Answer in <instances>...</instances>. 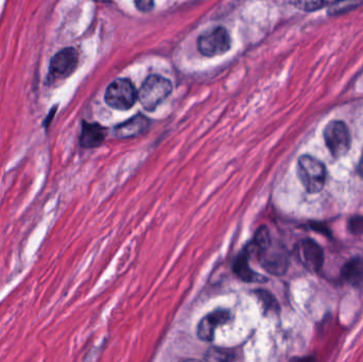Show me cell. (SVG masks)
Returning <instances> with one entry per match:
<instances>
[{"instance_id":"obj_1","label":"cell","mask_w":363,"mask_h":362,"mask_svg":"<svg viewBox=\"0 0 363 362\" xmlns=\"http://www.w3.org/2000/svg\"><path fill=\"white\" fill-rule=\"evenodd\" d=\"M297 173L307 194H319L326 184L327 169L324 163L311 155L305 154L300 157Z\"/></svg>"},{"instance_id":"obj_2","label":"cell","mask_w":363,"mask_h":362,"mask_svg":"<svg viewBox=\"0 0 363 362\" xmlns=\"http://www.w3.org/2000/svg\"><path fill=\"white\" fill-rule=\"evenodd\" d=\"M173 92V83L168 79L157 74L148 77L138 90V99L144 109L153 112L165 101Z\"/></svg>"},{"instance_id":"obj_3","label":"cell","mask_w":363,"mask_h":362,"mask_svg":"<svg viewBox=\"0 0 363 362\" xmlns=\"http://www.w3.org/2000/svg\"><path fill=\"white\" fill-rule=\"evenodd\" d=\"M323 139L333 159H341L350 152L352 137L346 123L341 120H331L323 130Z\"/></svg>"},{"instance_id":"obj_4","label":"cell","mask_w":363,"mask_h":362,"mask_svg":"<svg viewBox=\"0 0 363 362\" xmlns=\"http://www.w3.org/2000/svg\"><path fill=\"white\" fill-rule=\"evenodd\" d=\"M106 103L116 110L131 109L138 99V92L129 79H117L106 88Z\"/></svg>"},{"instance_id":"obj_5","label":"cell","mask_w":363,"mask_h":362,"mask_svg":"<svg viewBox=\"0 0 363 362\" xmlns=\"http://www.w3.org/2000/svg\"><path fill=\"white\" fill-rule=\"evenodd\" d=\"M257 257L259 265L270 274L282 276L287 272L289 259L285 250L274 247L273 243L264 245L254 252Z\"/></svg>"},{"instance_id":"obj_6","label":"cell","mask_w":363,"mask_h":362,"mask_svg":"<svg viewBox=\"0 0 363 362\" xmlns=\"http://www.w3.org/2000/svg\"><path fill=\"white\" fill-rule=\"evenodd\" d=\"M230 37L222 27L203 33L198 39V49L203 56L213 58L228 52L230 48Z\"/></svg>"},{"instance_id":"obj_7","label":"cell","mask_w":363,"mask_h":362,"mask_svg":"<svg viewBox=\"0 0 363 362\" xmlns=\"http://www.w3.org/2000/svg\"><path fill=\"white\" fill-rule=\"evenodd\" d=\"M295 255L305 269L319 273L324 265V251L322 247L311 238L300 240L295 245Z\"/></svg>"},{"instance_id":"obj_8","label":"cell","mask_w":363,"mask_h":362,"mask_svg":"<svg viewBox=\"0 0 363 362\" xmlns=\"http://www.w3.org/2000/svg\"><path fill=\"white\" fill-rule=\"evenodd\" d=\"M79 65V52L72 47L62 49L55 53L49 65V78L62 80L74 74Z\"/></svg>"},{"instance_id":"obj_9","label":"cell","mask_w":363,"mask_h":362,"mask_svg":"<svg viewBox=\"0 0 363 362\" xmlns=\"http://www.w3.org/2000/svg\"><path fill=\"white\" fill-rule=\"evenodd\" d=\"M232 318L230 310H217L209 312L198 324V337L202 341L212 342L215 338V332L219 326L228 323Z\"/></svg>"},{"instance_id":"obj_10","label":"cell","mask_w":363,"mask_h":362,"mask_svg":"<svg viewBox=\"0 0 363 362\" xmlns=\"http://www.w3.org/2000/svg\"><path fill=\"white\" fill-rule=\"evenodd\" d=\"M251 255H252V253H251L248 247H246L237 257V259H235L234 265H233V271H234L235 274L239 277L242 281H246V283H264V281H267L266 277L258 274L257 272L251 269L250 265H248Z\"/></svg>"},{"instance_id":"obj_11","label":"cell","mask_w":363,"mask_h":362,"mask_svg":"<svg viewBox=\"0 0 363 362\" xmlns=\"http://www.w3.org/2000/svg\"><path fill=\"white\" fill-rule=\"evenodd\" d=\"M149 128V119L145 116H134L126 123H120L114 130V134L117 139H131V137H139L145 133Z\"/></svg>"},{"instance_id":"obj_12","label":"cell","mask_w":363,"mask_h":362,"mask_svg":"<svg viewBox=\"0 0 363 362\" xmlns=\"http://www.w3.org/2000/svg\"><path fill=\"white\" fill-rule=\"evenodd\" d=\"M106 139V130L98 123H83L80 145L83 148L92 149L99 147Z\"/></svg>"},{"instance_id":"obj_13","label":"cell","mask_w":363,"mask_h":362,"mask_svg":"<svg viewBox=\"0 0 363 362\" xmlns=\"http://www.w3.org/2000/svg\"><path fill=\"white\" fill-rule=\"evenodd\" d=\"M341 275L350 284L363 285V257H356L346 261L341 269Z\"/></svg>"},{"instance_id":"obj_14","label":"cell","mask_w":363,"mask_h":362,"mask_svg":"<svg viewBox=\"0 0 363 362\" xmlns=\"http://www.w3.org/2000/svg\"><path fill=\"white\" fill-rule=\"evenodd\" d=\"M235 353L228 348H213L205 354L201 362H234Z\"/></svg>"},{"instance_id":"obj_15","label":"cell","mask_w":363,"mask_h":362,"mask_svg":"<svg viewBox=\"0 0 363 362\" xmlns=\"http://www.w3.org/2000/svg\"><path fill=\"white\" fill-rule=\"evenodd\" d=\"M331 3L333 1H297V3H291V5L303 11L315 12L329 7Z\"/></svg>"},{"instance_id":"obj_16","label":"cell","mask_w":363,"mask_h":362,"mask_svg":"<svg viewBox=\"0 0 363 362\" xmlns=\"http://www.w3.org/2000/svg\"><path fill=\"white\" fill-rule=\"evenodd\" d=\"M256 296L259 299L260 302L264 304V308L271 312H277L279 310L277 301L275 300L271 293L266 290L256 291Z\"/></svg>"},{"instance_id":"obj_17","label":"cell","mask_w":363,"mask_h":362,"mask_svg":"<svg viewBox=\"0 0 363 362\" xmlns=\"http://www.w3.org/2000/svg\"><path fill=\"white\" fill-rule=\"evenodd\" d=\"M363 5V3H345V7L340 8L338 6V1H333L329 6L328 14L329 15H339L343 14L345 12H349L350 10L356 9L359 6Z\"/></svg>"},{"instance_id":"obj_18","label":"cell","mask_w":363,"mask_h":362,"mask_svg":"<svg viewBox=\"0 0 363 362\" xmlns=\"http://www.w3.org/2000/svg\"><path fill=\"white\" fill-rule=\"evenodd\" d=\"M347 229L354 235L363 234V216H354L347 222Z\"/></svg>"},{"instance_id":"obj_19","label":"cell","mask_w":363,"mask_h":362,"mask_svg":"<svg viewBox=\"0 0 363 362\" xmlns=\"http://www.w3.org/2000/svg\"><path fill=\"white\" fill-rule=\"evenodd\" d=\"M136 7L139 11L148 12L152 10L155 3L152 1H139V3H135Z\"/></svg>"},{"instance_id":"obj_20","label":"cell","mask_w":363,"mask_h":362,"mask_svg":"<svg viewBox=\"0 0 363 362\" xmlns=\"http://www.w3.org/2000/svg\"><path fill=\"white\" fill-rule=\"evenodd\" d=\"M357 172L363 179V148L361 151L360 159H359L358 165H357Z\"/></svg>"},{"instance_id":"obj_21","label":"cell","mask_w":363,"mask_h":362,"mask_svg":"<svg viewBox=\"0 0 363 362\" xmlns=\"http://www.w3.org/2000/svg\"><path fill=\"white\" fill-rule=\"evenodd\" d=\"M292 362H315L313 358H302V359L292 360Z\"/></svg>"},{"instance_id":"obj_22","label":"cell","mask_w":363,"mask_h":362,"mask_svg":"<svg viewBox=\"0 0 363 362\" xmlns=\"http://www.w3.org/2000/svg\"><path fill=\"white\" fill-rule=\"evenodd\" d=\"M181 362H201V361H199V360H197V359H187V360H184V361H181Z\"/></svg>"}]
</instances>
